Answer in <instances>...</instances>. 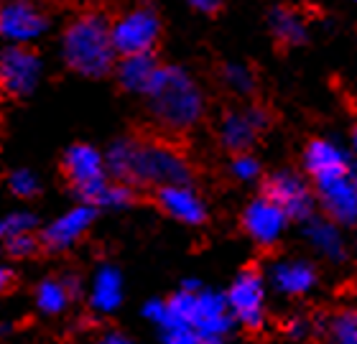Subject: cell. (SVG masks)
Here are the masks:
<instances>
[{"instance_id": "ac0fdd59", "label": "cell", "mask_w": 357, "mask_h": 344, "mask_svg": "<svg viewBox=\"0 0 357 344\" xmlns=\"http://www.w3.org/2000/svg\"><path fill=\"white\" fill-rule=\"evenodd\" d=\"M261 130L253 125V120L248 115V110H230L225 113L222 125H220V143L225 150L235 153H248L253 148V143L258 141Z\"/></svg>"}, {"instance_id": "484cf974", "label": "cell", "mask_w": 357, "mask_h": 344, "mask_svg": "<svg viewBox=\"0 0 357 344\" xmlns=\"http://www.w3.org/2000/svg\"><path fill=\"white\" fill-rule=\"evenodd\" d=\"M135 202V191L130 184H123V181H112L107 184L97 202V210L100 207H115V210H123V207H130Z\"/></svg>"}, {"instance_id": "4dcf8cb0", "label": "cell", "mask_w": 357, "mask_h": 344, "mask_svg": "<svg viewBox=\"0 0 357 344\" xmlns=\"http://www.w3.org/2000/svg\"><path fill=\"white\" fill-rule=\"evenodd\" d=\"M15 283V273L10 268H6V265H0V293L10 291Z\"/></svg>"}, {"instance_id": "5b68a950", "label": "cell", "mask_w": 357, "mask_h": 344, "mask_svg": "<svg viewBox=\"0 0 357 344\" xmlns=\"http://www.w3.org/2000/svg\"><path fill=\"white\" fill-rule=\"evenodd\" d=\"M61 171L67 176L69 187L75 189V194L79 196L82 204H92L97 207L100 196H102L105 187L110 184L107 179V164L105 156L92 146H72L61 158Z\"/></svg>"}, {"instance_id": "7c38bea8", "label": "cell", "mask_w": 357, "mask_h": 344, "mask_svg": "<svg viewBox=\"0 0 357 344\" xmlns=\"http://www.w3.org/2000/svg\"><path fill=\"white\" fill-rule=\"evenodd\" d=\"M240 222H243V230H245V235L253 242H258V245H273L291 219L286 217V212L278 204L271 202L266 194H261L248 204Z\"/></svg>"}, {"instance_id": "9c48e42d", "label": "cell", "mask_w": 357, "mask_h": 344, "mask_svg": "<svg viewBox=\"0 0 357 344\" xmlns=\"http://www.w3.org/2000/svg\"><path fill=\"white\" fill-rule=\"evenodd\" d=\"M49 18L33 0H3L0 3V36L10 44H31L44 36Z\"/></svg>"}, {"instance_id": "83f0119b", "label": "cell", "mask_w": 357, "mask_h": 344, "mask_svg": "<svg viewBox=\"0 0 357 344\" xmlns=\"http://www.w3.org/2000/svg\"><path fill=\"white\" fill-rule=\"evenodd\" d=\"M230 173L238 181H255L261 176V164H258V158L250 156V150L248 153H235L230 161Z\"/></svg>"}, {"instance_id": "e0dca14e", "label": "cell", "mask_w": 357, "mask_h": 344, "mask_svg": "<svg viewBox=\"0 0 357 344\" xmlns=\"http://www.w3.org/2000/svg\"><path fill=\"white\" fill-rule=\"evenodd\" d=\"M158 59L153 56V52L149 54H130V56H123L118 64V82L126 92H133V95H143L151 90V82L158 72Z\"/></svg>"}, {"instance_id": "cb8c5ba5", "label": "cell", "mask_w": 357, "mask_h": 344, "mask_svg": "<svg viewBox=\"0 0 357 344\" xmlns=\"http://www.w3.org/2000/svg\"><path fill=\"white\" fill-rule=\"evenodd\" d=\"M222 79L235 95L248 97V95L255 92V75H253V69L245 67V64H227V67L222 69Z\"/></svg>"}, {"instance_id": "4fadbf2b", "label": "cell", "mask_w": 357, "mask_h": 344, "mask_svg": "<svg viewBox=\"0 0 357 344\" xmlns=\"http://www.w3.org/2000/svg\"><path fill=\"white\" fill-rule=\"evenodd\" d=\"M95 217H97V207H92V204L72 207L61 217L54 219L49 227H44V232H41V247H46L49 253L69 250L92 227Z\"/></svg>"}, {"instance_id": "ba28073f", "label": "cell", "mask_w": 357, "mask_h": 344, "mask_svg": "<svg viewBox=\"0 0 357 344\" xmlns=\"http://www.w3.org/2000/svg\"><path fill=\"white\" fill-rule=\"evenodd\" d=\"M263 194L275 202L286 212L289 219L306 222L314 214V204L317 194L314 189L306 184V179L296 171H275L263 179Z\"/></svg>"}, {"instance_id": "e575fe53", "label": "cell", "mask_w": 357, "mask_h": 344, "mask_svg": "<svg viewBox=\"0 0 357 344\" xmlns=\"http://www.w3.org/2000/svg\"><path fill=\"white\" fill-rule=\"evenodd\" d=\"M352 3H357V0H352Z\"/></svg>"}, {"instance_id": "d4e9b609", "label": "cell", "mask_w": 357, "mask_h": 344, "mask_svg": "<svg viewBox=\"0 0 357 344\" xmlns=\"http://www.w3.org/2000/svg\"><path fill=\"white\" fill-rule=\"evenodd\" d=\"M38 225V219L29 212H10L0 219V242L15 237V235H23V232H33Z\"/></svg>"}, {"instance_id": "d6986e66", "label": "cell", "mask_w": 357, "mask_h": 344, "mask_svg": "<svg viewBox=\"0 0 357 344\" xmlns=\"http://www.w3.org/2000/svg\"><path fill=\"white\" fill-rule=\"evenodd\" d=\"M77 293H79V278H44L36 286V306L41 314H64Z\"/></svg>"}, {"instance_id": "f1b7e54d", "label": "cell", "mask_w": 357, "mask_h": 344, "mask_svg": "<svg viewBox=\"0 0 357 344\" xmlns=\"http://www.w3.org/2000/svg\"><path fill=\"white\" fill-rule=\"evenodd\" d=\"M3 245H6V250L13 255V258H31V255L38 253L41 237H36L33 232H23V235H15V237L6 240Z\"/></svg>"}, {"instance_id": "277c9868", "label": "cell", "mask_w": 357, "mask_h": 344, "mask_svg": "<svg viewBox=\"0 0 357 344\" xmlns=\"http://www.w3.org/2000/svg\"><path fill=\"white\" fill-rule=\"evenodd\" d=\"M61 56L72 72L89 79L110 75L118 56L112 46L110 21L102 13H84L75 18L61 36Z\"/></svg>"}, {"instance_id": "30bf717a", "label": "cell", "mask_w": 357, "mask_h": 344, "mask_svg": "<svg viewBox=\"0 0 357 344\" xmlns=\"http://www.w3.org/2000/svg\"><path fill=\"white\" fill-rule=\"evenodd\" d=\"M41 77V59L23 44L0 49V87L8 95H29Z\"/></svg>"}, {"instance_id": "9a60e30c", "label": "cell", "mask_w": 357, "mask_h": 344, "mask_svg": "<svg viewBox=\"0 0 357 344\" xmlns=\"http://www.w3.org/2000/svg\"><path fill=\"white\" fill-rule=\"evenodd\" d=\"M156 204L164 214H169L181 225L197 227L207 222V207L202 202V196L186 184H172V187L156 189Z\"/></svg>"}, {"instance_id": "8fae6325", "label": "cell", "mask_w": 357, "mask_h": 344, "mask_svg": "<svg viewBox=\"0 0 357 344\" xmlns=\"http://www.w3.org/2000/svg\"><path fill=\"white\" fill-rule=\"evenodd\" d=\"M304 171L314 187H319L327 181L350 176L355 173V169H352L350 156L340 146L324 141V138H312L304 148Z\"/></svg>"}, {"instance_id": "836d02e7", "label": "cell", "mask_w": 357, "mask_h": 344, "mask_svg": "<svg viewBox=\"0 0 357 344\" xmlns=\"http://www.w3.org/2000/svg\"><path fill=\"white\" fill-rule=\"evenodd\" d=\"M314 344H324V342H314Z\"/></svg>"}, {"instance_id": "5bb4252c", "label": "cell", "mask_w": 357, "mask_h": 344, "mask_svg": "<svg viewBox=\"0 0 357 344\" xmlns=\"http://www.w3.org/2000/svg\"><path fill=\"white\" fill-rule=\"evenodd\" d=\"M314 194L319 199L321 210L335 225H357V176L327 181L314 187Z\"/></svg>"}, {"instance_id": "ffe728a7", "label": "cell", "mask_w": 357, "mask_h": 344, "mask_svg": "<svg viewBox=\"0 0 357 344\" xmlns=\"http://www.w3.org/2000/svg\"><path fill=\"white\" fill-rule=\"evenodd\" d=\"M89 304L100 314H112L123 304V276H120L118 268L105 265V268L97 270L95 281H92Z\"/></svg>"}, {"instance_id": "603a6c76", "label": "cell", "mask_w": 357, "mask_h": 344, "mask_svg": "<svg viewBox=\"0 0 357 344\" xmlns=\"http://www.w3.org/2000/svg\"><path fill=\"white\" fill-rule=\"evenodd\" d=\"M327 344H357V308H340L327 322Z\"/></svg>"}, {"instance_id": "8992f818", "label": "cell", "mask_w": 357, "mask_h": 344, "mask_svg": "<svg viewBox=\"0 0 357 344\" xmlns=\"http://www.w3.org/2000/svg\"><path fill=\"white\" fill-rule=\"evenodd\" d=\"M110 36L120 56L153 52L161 38V18L156 8H151L149 3L128 8L126 13L110 23Z\"/></svg>"}, {"instance_id": "4316f807", "label": "cell", "mask_w": 357, "mask_h": 344, "mask_svg": "<svg viewBox=\"0 0 357 344\" xmlns=\"http://www.w3.org/2000/svg\"><path fill=\"white\" fill-rule=\"evenodd\" d=\"M8 187L18 199H33V196L41 191V184H38V176L29 169H18V171L10 173L8 179Z\"/></svg>"}, {"instance_id": "7a4b0ae2", "label": "cell", "mask_w": 357, "mask_h": 344, "mask_svg": "<svg viewBox=\"0 0 357 344\" xmlns=\"http://www.w3.org/2000/svg\"><path fill=\"white\" fill-rule=\"evenodd\" d=\"M105 164L112 179L133 184V187L161 189L192 181V169L186 164V158L174 146L161 141L120 138L110 146Z\"/></svg>"}, {"instance_id": "7402d4cb", "label": "cell", "mask_w": 357, "mask_h": 344, "mask_svg": "<svg viewBox=\"0 0 357 344\" xmlns=\"http://www.w3.org/2000/svg\"><path fill=\"white\" fill-rule=\"evenodd\" d=\"M304 232H306V237H309V242H312L324 258H329V260H342L344 258V242H342V237H340V232H337V225L329 217L317 219L312 214V217L306 219Z\"/></svg>"}, {"instance_id": "3957f363", "label": "cell", "mask_w": 357, "mask_h": 344, "mask_svg": "<svg viewBox=\"0 0 357 344\" xmlns=\"http://www.w3.org/2000/svg\"><path fill=\"white\" fill-rule=\"evenodd\" d=\"M146 97H149L153 120L172 133H184L197 125L204 115V95L199 84L181 67L161 64Z\"/></svg>"}, {"instance_id": "1f68e13d", "label": "cell", "mask_w": 357, "mask_h": 344, "mask_svg": "<svg viewBox=\"0 0 357 344\" xmlns=\"http://www.w3.org/2000/svg\"><path fill=\"white\" fill-rule=\"evenodd\" d=\"M105 344H133V342L128 337H123V334H115V331H112V334L105 337Z\"/></svg>"}, {"instance_id": "f546056e", "label": "cell", "mask_w": 357, "mask_h": 344, "mask_svg": "<svg viewBox=\"0 0 357 344\" xmlns=\"http://www.w3.org/2000/svg\"><path fill=\"white\" fill-rule=\"evenodd\" d=\"M199 13H207V15H215L222 6V0H189Z\"/></svg>"}, {"instance_id": "52a82bcc", "label": "cell", "mask_w": 357, "mask_h": 344, "mask_svg": "<svg viewBox=\"0 0 357 344\" xmlns=\"http://www.w3.org/2000/svg\"><path fill=\"white\" fill-rule=\"evenodd\" d=\"M232 319L248 331H261L266 324V278L258 268L240 270L227 291Z\"/></svg>"}, {"instance_id": "6da1fadb", "label": "cell", "mask_w": 357, "mask_h": 344, "mask_svg": "<svg viewBox=\"0 0 357 344\" xmlns=\"http://www.w3.org/2000/svg\"><path fill=\"white\" fill-rule=\"evenodd\" d=\"M143 316L156 324L158 329L192 327L199 344H225L235 327L227 296L204 291L194 283H186L172 299L149 301Z\"/></svg>"}, {"instance_id": "2e32d148", "label": "cell", "mask_w": 357, "mask_h": 344, "mask_svg": "<svg viewBox=\"0 0 357 344\" xmlns=\"http://www.w3.org/2000/svg\"><path fill=\"white\" fill-rule=\"evenodd\" d=\"M319 276L317 268L306 260H278L271 268V283L278 293L289 299H301L309 291H314Z\"/></svg>"}, {"instance_id": "44dd1931", "label": "cell", "mask_w": 357, "mask_h": 344, "mask_svg": "<svg viewBox=\"0 0 357 344\" xmlns=\"http://www.w3.org/2000/svg\"><path fill=\"white\" fill-rule=\"evenodd\" d=\"M268 26L273 33V41L281 49H294L306 41V23L304 18L289 6H275L268 15Z\"/></svg>"}, {"instance_id": "d6a6232c", "label": "cell", "mask_w": 357, "mask_h": 344, "mask_svg": "<svg viewBox=\"0 0 357 344\" xmlns=\"http://www.w3.org/2000/svg\"><path fill=\"white\" fill-rule=\"evenodd\" d=\"M352 146H355V150H357V120H355V125H352Z\"/></svg>"}]
</instances>
